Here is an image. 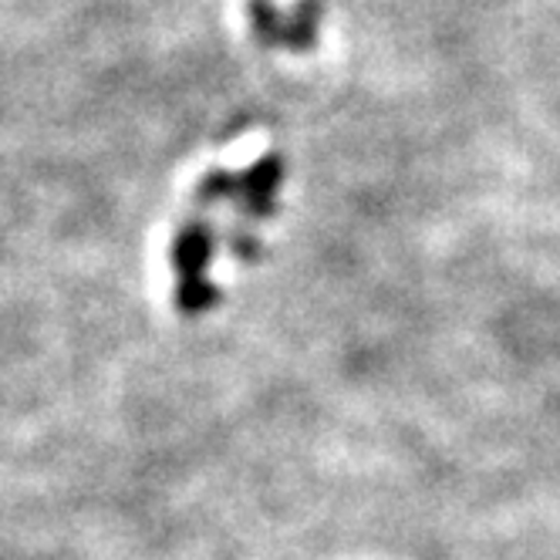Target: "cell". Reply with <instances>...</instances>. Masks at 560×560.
Masks as SVG:
<instances>
[{"instance_id":"obj_1","label":"cell","mask_w":560,"mask_h":560,"mask_svg":"<svg viewBox=\"0 0 560 560\" xmlns=\"http://www.w3.org/2000/svg\"><path fill=\"white\" fill-rule=\"evenodd\" d=\"M210 257H213V230L203 220L183 223L173 244L176 307L183 314H199L217 304V288L207 280Z\"/></svg>"},{"instance_id":"obj_3","label":"cell","mask_w":560,"mask_h":560,"mask_svg":"<svg viewBox=\"0 0 560 560\" xmlns=\"http://www.w3.org/2000/svg\"><path fill=\"white\" fill-rule=\"evenodd\" d=\"M226 196H240V179L230 176V173H210L203 183L196 189V207H210V203H220Z\"/></svg>"},{"instance_id":"obj_4","label":"cell","mask_w":560,"mask_h":560,"mask_svg":"<svg viewBox=\"0 0 560 560\" xmlns=\"http://www.w3.org/2000/svg\"><path fill=\"white\" fill-rule=\"evenodd\" d=\"M250 18H254V27L260 34V42H280L284 37V27L277 24V11L270 8V0H254L250 4Z\"/></svg>"},{"instance_id":"obj_2","label":"cell","mask_w":560,"mask_h":560,"mask_svg":"<svg viewBox=\"0 0 560 560\" xmlns=\"http://www.w3.org/2000/svg\"><path fill=\"white\" fill-rule=\"evenodd\" d=\"M280 179H284V163H280V155L273 152L260 155L257 163L240 176V199H244V210L250 217H270Z\"/></svg>"}]
</instances>
